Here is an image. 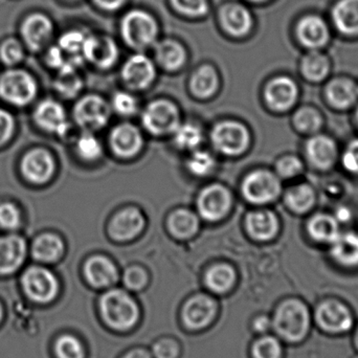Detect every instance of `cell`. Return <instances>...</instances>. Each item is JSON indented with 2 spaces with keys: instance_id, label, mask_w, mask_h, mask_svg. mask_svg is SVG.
<instances>
[{
  "instance_id": "18",
  "label": "cell",
  "mask_w": 358,
  "mask_h": 358,
  "mask_svg": "<svg viewBox=\"0 0 358 358\" xmlns=\"http://www.w3.org/2000/svg\"><path fill=\"white\" fill-rule=\"evenodd\" d=\"M82 52L86 60L100 69L111 66L119 55L117 45L113 40L107 37H94V36H86Z\"/></svg>"
},
{
  "instance_id": "61",
  "label": "cell",
  "mask_w": 358,
  "mask_h": 358,
  "mask_svg": "<svg viewBox=\"0 0 358 358\" xmlns=\"http://www.w3.org/2000/svg\"><path fill=\"white\" fill-rule=\"evenodd\" d=\"M252 1L260 2V1H265V0H252Z\"/></svg>"
},
{
  "instance_id": "64",
  "label": "cell",
  "mask_w": 358,
  "mask_h": 358,
  "mask_svg": "<svg viewBox=\"0 0 358 358\" xmlns=\"http://www.w3.org/2000/svg\"><path fill=\"white\" fill-rule=\"evenodd\" d=\"M357 123H358V109H357Z\"/></svg>"
},
{
  "instance_id": "42",
  "label": "cell",
  "mask_w": 358,
  "mask_h": 358,
  "mask_svg": "<svg viewBox=\"0 0 358 358\" xmlns=\"http://www.w3.org/2000/svg\"><path fill=\"white\" fill-rule=\"evenodd\" d=\"M187 169L196 176H206L215 167V159L206 151H195L187 159Z\"/></svg>"
},
{
  "instance_id": "23",
  "label": "cell",
  "mask_w": 358,
  "mask_h": 358,
  "mask_svg": "<svg viewBox=\"0 0 358 358\" xmlns=\"http://www.w3.org/2000/svg\"><path fill=\"white\" fill-rule=\"evenodd\" d=\"M84 275L90 285L96 288H105L117 281V269L106 257L94 256L86 262Z\"/></svg>"
},
{
  "instance_id": "4",
  "label": "cell",
  "mask_w": 358,
  "mask_h": 358,
  "mask_svg": "<svg viewBox=\"0 0 358 358\" xmlns=\"http://www.w3.org/2000/svg\"><path fill=\"white\" fill-rule=\"evenodd\" d=\"M122 34L125 41L134 48H148L157 39V24L144 10H131L122 21Z\"/></svg>"
},
{
  "instance_id": "47",
  "label": "cell",
  "mask_w": 358,
  "mask_h": 358,
  "mask_svg": "<svg viewBox=\"0 0 358 358\" xmlns=\"http://www.w3.org/2000/svg\"><path fill=\"white\" fill-rule=\"evenodd\" d=\"M85 40L86 36L81 31H71L64 34L60 38L59 46L63 52L71 55H79V52L83 50Z\"/></svg>"
},
{
  "instance_id": "28",
  "label": "cell",
  "mask_w": 358,
  "mask_h": 358,
  "mask_svg": "<svg viewBox=\"0 0 358 358\" xmlns=\"http://www.w3.org/2000/svg\"><path fill=\"white\" fill-rule=\"evenodd\" d=\"M331 256L345 267L358 266V233H341L331 244Z\"/></svg>"
},
{
  "instance_id": "56",
  "label": "cell",
  "mask_w": 358,
  "mask_h": 358,
  "mask_svg": "<svg viewBox=\"0 0 358 358\" xmlns=\"http://www.w3.org/2000/svg\"><path fill=\"white\" fill-rule=\"evenodd\" d=\"M252 328L259 334H267L271 330V319L268 315H261L255 317L252 323Z\"/></svg>"
},
{
  "instance_id": "34",
  "label": "cell",
  "mask_w": 358,
  "mask_h": 358,
  "mask_svg": "<svg viewBox=\"0 0 358 358\" xmlns=\"http://www.w3.org/2000/svg\"><path fill=\"white\" fill-rule=\"evenodd\" d=\"M218 86V76L210 66L200 67L191 79V90L197 98H210L216 92Z\"/></svg>"
},
{
  "instance_id": "32",
  "label": "cell",
  "mask_w": 358,
  "mask_h": 358,
  "mask_svg": "<svg viewBox=\"0 0 358 358\" xmlns=\"http://www.w3.org/2000/svg\"><path fill=\"white\" fill-rule=\"evenodd\" d=\"M284 200L286 206L292 212L304 214L309 212L315 206V189L307 183L294 185L286 192Z\"/></svg>"
},
{
  "instance_id": "10",
  "label": "cell",
  "mask_w": 358,
  "mask_h": 358,
  "mask_svg": "<svg viewBox=\"0 0 358 358\" xmlns=\"http://www.w3.org/2000/svg\"><path fill=\"white\" fill-rule=\"evenodd\" d=\"M231 197L229 189L222 185H208L200 192L197 210L202 218L208 221L222 219L231 208Z\"/></svg>"
},
{
  "instance_id": "19",
  "label": "cell",
  "mask_w": 358,
  "mask_h": 358,
  "mask_svg": "<svg viewBox=\"0 0 358 358\" xmlns=\"http://www.w3.org/2000/svg\"><path fill=\"white\" fill-rule=\"evenodd\" d=\"M52 33V23L42 14H34L27 17L21 27V34L25 43L33 52L41 50Z\"/></svg>"
},
{
  "instance_id": "31",
  "label": "cell",
  "mask_w": 358,
  "mask_h": 358,
  "mask_svg": "<svg viewBox=\"0 0 358 358\" xmlns=\"http://www.w3.org/2000/svg\"><path fill=\"white\" fill-rule=\"evenodd\" d=\"M334 21L343 33L358 34V0H341L334 10Z\"/></svg>"
},
{
  "instance_id": "20",
  "label": "cell",
  "mask_w": 358,
  "mask_h": 358,
  "mask_svg": "<svg viewBox=\"0 0 358 358\" xmlns=\"http://www.w3.org/2000/svg\"><path fill=\"white\" fill-rule=\"evenodd\" d=\"M54 161L48 151L36 149L25 155L21 169L25 178L34 183H44L54 172Z\"/></svg>"
},
{
  "instance_id": "6",
  "label": "cell",
  "mask_w": 358,
  "mask_h": 358,
  "mask_svg": "<svg viewBox=\"0 0 358 358\" xmlns=\"http://www.w3.org/2000/svg\"><path fill=\"white\" fill-rule=\"evenodd\" d=\"M36 90L35 80L25 71L12 69L0 78V96L10 104H29L35 98Z\"/></svg>"
},
{
  "instance_id": "29",
  "label": "cell",
  "mask_w": 358,
  "mask_h": 358,
  "mask_svg": "<svg viewBox=\"0 0 358 358\" xmlns=\"http://www.w3.org/2000/svg\"><path fill=\"white\" fill-rule=\"evenodd\" d=\"M223 27L234 36H243L252 29L250 12L240 4H229L221 12Z\"/></svg>"
},
{
  "instance_id": "43",
  "label": "cell",
  "mask_w": 358,
  "mask_h": 358,
  "mask_svg": "<svg viewBox=\"0 0 358 358\" xmlns=\"http://www.w3.org/2000/svg\"><path fill=\"white\" fill-rule=\"evenodd\" d=\"M56 353L58 358H84L85 351L83 345L81 344L75 336H61L56 344Z\"/></svg>"
},
{
  "instance_id": "55",
  "label": "cell",
  "mask_w": 358,
  "mask_h": 358,
  "mask_svg": "<svg viewBox=\"0 0 358 358\" xmlns=\"http://www.w3.org/2000/svg\"><path fill=\"white\" fill-rule=\"evenodd\" d=\"M69 60H66V58H65L63 50H61L60 46H54V48L48 50V64L54 67V69H62Z\"/></svg>"
},
{
  "instance_id": "21",
  "label": "cell",
  "mask_w": 358,
  "mask_h": 358,
  "mask_svg": "<svg viewBox=\"0 0 358 358\" xmlns=\"http://www.w3.org/2000/svg\"><path fill=\"white\" fill-rule=\"evenodd\" d=\"M35 121L40 127L52 134L63 136L69 130L64 109L55 101L46 100L38 105Z\"/></svg>"
},
{
  "instance_id": "25",
  "label": "cell",
  "mask_w": 358,
  "mask_h": 358,
  "mask_svg": "<svg viewBox=\"0 0 358 358\" xmlns=\"http://www.w3.org/2000/svg\"><path fill=\"white\" fill-rule=\"evenodd\" d=\"M326 98L334 108H350L358 100V86L347 78L332 80L326 87Z\"/></svg>"
},
{
  "instance_id": "9",
  "label": "cell",
  "mask_w": 358,
  "mask_h": 358,
  "mask_svg": "<svg viewBox=\"0 0 358 358\" xmlns=\"http://www.w3.org/2000/svg\"><path fill=\"white\" fill-rule=\"evenodd\" d=\"M22 285L27 296L37 303H48L58 294L59 283L48 269L29 267L22 277Z\"/></svg>"
},
{
  "instance_id": "26",
  "label": "cell",
  "mask_w": 358,
  "mask_h": 358,
  "mask_svg": "<svg viewBox=\"0 0 358 358\" xmlns=\"http://www.w3.org/2000/svg\"><path fill=\"white\" fill-rule=\"evenodd\" d=\"M298 37L303 45L317 50L325 45L329 38V31L323 19L308 16L299 23Z\"/></svg>"
},
{
  "instance_id": "8",
  "label": "cell",
  "mask_w": 358,
  "mask_h": 358,
  "mask_svg": "<svg viewBox=\"0 0 358 358\" xmlns=\"http://www.w3.org/2000/svg\"><path fill=\"white\" fill-rule=\"evenodd\" d=\"M143 125L155 136L174 134L179 126V111L169 101H155L143 113Z\"/></svg>"
},
{
  "instance_id": "2",
  "label": "cell",
  "mask_w": 358,
  "mask_h": 358,
  "mask_svg": "<svg viewBox=\"0 0 358 358\" xmlns=\"http://www.w3.org/2000/svg\"><path fill=\"white\" fill-rule=\"evenodd\" d=\"M313 326L329 336H343L351 334L357 325L355 313L342 300L326 298L313 308Z\"/></svg>"
},
{
  "instance_id": "33",
  "label": "cell",
  "mask_w": 358,
  "mask_h": 358,
  "mask_svg": "<svg viewBox=\"0 0 358 358\" xmlns=\"http://www.w3.org/2000/svg\"><path fill=\"white\" fill-rule=\"evenodd\" d=\"M64 250L62 240L52 234L39 236L33 244V256L42 262H55Z\"/></svg>"
},
{
  "instance_id": "62",
  "label": "cell",
  "mask_w": 358,
  "mask_h": 358,
  "mask_svg": "<svg viewBox=\"0 0 358 358\" xmlns=\"http://www.w3.org/2000/svg\"><path fill=\"white\" fill-rule=\"evenodd\" d=\"M351 358H358V353H357V355H355V357H352Z\"/></svg>"
},
{
  "instance_id": "51",
  "label": "cell",
  "mask_w": 358,
  "mask_h": 358,
  "mask_svg": "<svg viewBox=\"0 0 358 358\" xmlns=\"http://www.w3.org/2000/svg\"><path fill=\"white\" fill-rule=\"evenodd\" d=\"M20 214L19 210L10 202L0 204V225L3 229H14L19 227Z\"/></svg>"
},
{
  "instance_id": "12",
  "label": "cell",
  "mask_w": 358,
  "mask_h": 358,
  "mask_svg": "<svg viewBox=\"0 0 358 358\" xmlns=\"http://www.w3.org/2000/svg\"><path fill=\"white\" fill-rule=\"evenodd\" d=\"M216 313V301L206 294H197L183 306V324L189 330L204 329L212 323Z\"/></svg>"
},
{
  "instance_id": "36",
  "label": "cell",
  "mask_w": 358,
  "mask_h": 358,
  "mask_svg": "<svg viewBox=\"0 0 358 358\" xmlns=\"http://www.w3.org/2000/svg\"><path fill=\"white\" fill-rule=\"evenodd\" d=\"M155 55L157 62L167 71H176L180 69L185 64L187 58L182 46L171 40H166L159 43Z\"/></svg>"
},
{
  "instance_id": "14",
  "label": "cell",
  "mask_w": 358,
  "mask_h": 358,
  "mask_svg": "<svg viewBox=\"0 0 358 358\" xmlns=\"http://www.w3.org/2000/svg\"><path fill=\"white\" fill-rule=\"evenodd\" d=\"M145 218L136 208H128L117 213L109 223L108 231L115 241H129L142 233Z\"/></svg>"
},
{
  "instance_id": "48",
  "label": "cell",
  "mask_w": 358,
  "mask_h": 358,
  "mask_svg": "<svg viewBox=\"0 0 358 358\" xmlns=\"http://www.w3.org/2000/svg\"><path fill=\"white\" fill-rule=\"evenodd\" d=\"M172 3L179 12L189 17H201L208 13L206 0H172Z\"/></svg>"
},
{
  "instance_id": "3",
  "label": "cell",
  "mask_w": 358,
  "mask_h": 358,
  "mask_svg": "<svg viewBox=\"0 0 358 358\" xmlns=\"http://www.w3.org/2000/svg\"><path fill=\"white\" fill-rule=\"evenodd\" d=\"M101 315L111 329H131L138 320L140 311L136 301L122 289L107 292L101 299Z\"/></svg>"
},
{
  "instance_id": "15",
  "label": "cell",
  "mask_w": 358,
  "mask_h": 358,
  "mask_svg": "<svg viewBox=\"0 0 358 358\" xmlns=\"http://www.w3.org/2000/svg\"><path fill=\"white\" fill-rule=\"evenodd\" d=\"M305 153L313 167L319 170H328L338 159V147L329 136L315 134L307 141Z\"/></svg>"
},
{
  "instance_id": "35",
  "label": "cell",
  "mask_w": 358,
  "mask_h": 358,
  "mask_svg": "<svg viewBox=\"0 0 358 358\" xmlns=\"http://www.w3.org/2000/svg\"><path fill=\"white\" fill-rule=\"evenodd\" d=\"M236 282V273L227 264H217L208 269L206 275V284L215 294L229 292Z\"/></svg>"
},
{
  "instance_id": "58",
  "label": "cell",
  "mask_w": 358,
  "mask_h": 358,
  "mask_svg": "<svg viewBox=\"0 0 358 358\" xmlns=\"http://www.w3.org/2000/svg\"><path fill=\"white\" fill-rule=\"evenodd\" d=\"M338 212L336 214V220L338 222H349L351 220V217H352V213L349 210L346 206H343V208H338Z\"/></svg>"
},
{
  "instance_id": "50",
  "label": "cell",
  "mask_w": 358,
  "mask_h": 358,
  "mask_svg": "<svg viewBox=\"0 0 358 358\" xmlns=\"http://www.w3.org/2000/svg\"><path fill=\"white\" fill-rule=\"evenodd\" d=\"M123 282L130 290H141L148 282L146 271L141 267H130L124 273Z\"/></svg>"
},
{
  "instance_id": "24",
  "label": "cell",
  "mask_w": 358,
  "mask_h": 358,
  "mask_svg": "<svg viewBox=\"0 0 358 358\" xmlns=\"http://www.w3.org/2000/svg\"><path fill=\"white\" fill-rule=\"evenodd\" d=\"M246 229L255 239L267 241L279 231V219L271 210H256L250 213L245 219Z\"/></svg>"
},
{
  "instance_id": "59",
  "label": "cell",
  "mask_w": 358,
  "mask_h": 358,
  "mask_svg": "<svg viewBox=\"0 0 358 358\" xmlns=\"http://www.w3.org/2000/svg\"><path fill=\"white\" fill-rule=\"evenodd\" d=\"M123 358H151V355L146 350L136 349L128 352Z\"/></svg>"
},
{
  "instance_id": "63",
  "label": "cell",
  "mask_w": 358,
  "mask_h": 358,
  "mask_svg": "<svg viewBox=\"0 0 358 358\" xmlns=\"http://www.w3.org/2000/svg\"><path fill=\"white\" fill-rule=\"evenodd\" d=\"M0 319H1V307H0Z\"/></svg>"
},
{
  "instance_id": "1",
  "label": "cell",
  "mask_w": 358,
  "mask_h": 358,
  "mask_svg": "<svg viewBox=\"0 0 358 358\" xmlns=\"http://www.w3.org/2000/svg\"><path fill=\"white\" fill-rule=\"evenodd\" d=\"M271 319V330L282 342L301 345L313 327V309L302 299L288 298L277 305Z\"/></svg>"
},
{
  "instance_id": "7",
  "label": "cell",
  "mask_w": 358,
  "mask_h": 358,
  "mask_svg": "<svg viewBox=\"0 0 358 358\" xmlns=\"http://www.w3.org/2000/svg\"><path fill=\"white\" fill-rule=\"evenodd\" d=\"M210 138L219 152L231 157L243 153L250 144L248 129L235 121L221 122L215 126Z\"/></svg>"
},
{
  "instance_id": "39",
  "label": "cell",
  "mask_w": 358,
  "mask_h": 358,
  "mask_svg": "<svg viewBox=\"0 0 358 358\" xmlns=\"http://www.w3.org/2000/svg\"><path fill=\"white\" fill-rule=\"evenodd\" d=\"M294 125L299 131L305 134H315L323 126V117L317 109L305 106L299 109L294 115Z\"/></svg>"
},
{
  "instance_id": "22",
  "label": "cell",
  "mask_w": 358,
  "mask_h": 358,
  "mask_svg": "<svg viewBox=\"0 0 358 358\" xmlns=\"http://www.w3.org/2000/svg\"><path fill=\"white\" fill-rule=\"evenodd\" d=\"M27 254L24 240L19 236L0 238V275H8L21 266Z\"/></svg>"
},
{
  "instance_id": "13",
  "label": "cell",
  "mask_w": 358,
  "mask_h": 358,
  "mask_svg": "<svg viewBox=\"0 0 358 358\" xmlns=\"http://www.w3.org/2000/svg\"><path fill=\"white\" fill-rule=\"evenodd\" d=\"M299 90L296 82L288 77H277L265 88L264 98L273 111L289 110L298 100Z\"/></svg>"
},
{
  "instance_id": "45",
  "label": "cell",
  "mask_w": 358,
  "mask_h": 358,
  "mask_svg": "<svg viewBox=\"0 0 358 358\" xmlns=\"http://www.w3.org/2000/svg\"><path fill=\"white\" fill-rule=\"evenodd\" d=\"M304 171L303 162L294 155H286L275 164V173L280 178H294Z\"/></svg>"
},
{
  "instance_id": "57",
  "label": "cell",
  "mask_w": 358,
  "mask_h": 358,
  "mask_svg": "<svg viewBox=\"0 0 358 358\" xmlns=\"http://www.w3.org/2000/svg\"><path fill=\"white\" fill-rule=\"evenodd\" d=\"M94 1L100 8L113 10L123 6L125 0H94Z\"/></svg>"
},
{
  "instance_id": "44",
  "label": "cell",
  "mask_w": 358,
  "mask_h": 358,
  "mask_svg": "<svg viewBox=\"0 0 358 358\" xmlns=\"http://www.w3.org/2000/svg\"><path fill=\"white\" fill-rule=\"evenodd\" d=\"M56 87L58 92L64 96H75L81 90L82 82L76 75V69H64L60 71L59 78L56 81Z\"/></svg>"
},
{
  "instance_id": "30",
  "label": "cell",
  "mask_w": 358,
  "mask_h": 358,
  "mask_svg": "<svg viewBox=\"0 0 358 358\" xmlns=\"http://www.w3.org/2000/svg\"><path fill=\"white\" fill-rule=\"evenodd\" d=\"M168 229L174 237L187 239L197 233L199 219L191 210H176L168 218Z\"/></svg>"
},
{
  "instance_id": "16",
  "label": "cell",
  "mask_w": 358,
  "mask_h": 358,
  "mask_svg": "<svg viewBox=\"0 0 358 358\" xmlns=\"http://www.w3.org/2000/svg\"><path fill=\"white\" fill-rule=\"evenodd\" d=\"M143 136L132 124H121L111 131L110 145L117 157L129 159L143 148Z\"/></svg>"
},
{
  "instance_id": "46",
  "label": "cell",
  "mask_w": 358,
  "mask_h": 358,
  "mask_svg": "<svg viewBox=\"0 0 358 358\" xmlns=\"http://www.w3.org/2000/svg\"><path fill=\"white\" fill-rule=\"evenodd\" d=\"M23 58L22 45L15 39H8L0 46V59L6 65H15Z\"/></svg>"
},
{
  "instance_id": "52",
  "label": "cell",
  "mask_w": 358,
  "mask_h": 358,
  "mask_svg": "<svg viewBox=\"0 0 358 358\" xmlns=\"http://www.w3.org/2000/svg\"><path fill=\"white\" fill-rule=\"evenodd\" d=\"M155 358H178L179 345L173 338H163L153 346Z\"/></svg>"
},
{
  "instance_id": "40",
  "label": "cell",
  "mask_w": 358,
  "mask_h": 358,
  "mask_svg": "<svg viewBox=\"0 0 358 358\" xmlns=\"http://www.w3.org/2000/svg\"><path fill=\"white\" fill-rule=\"evenodd\" d=\"M202 141V131L193 124L179 125L174 131V142L179 148L193 150L199 146Z\"/></svg>"
},
{
  "instance_id": "60",
  "label": "cell",
  "mask_w": 358,
  "mask_h": 358,
  "mask_svg": "<svg viewBox=\"0 0 358 358\" xmlns=\"http://www.w3.org/2000/svg\"><path fill=\"white\" fill-rule=\"evenodd\" d=\"M352 344L355 350L358 353V323L355 325V329L352 331Z\"/></svg>"
},
{
  "instance_id": "53",
  "label": "cell",
  "mask_w": 358,
  "mask_h": 358,
  "mask_svg": "<svg viewBox=\"0 0 358 358\" xmlns=\"http://www.w3.org/2000/svg\"><path fill=\"white\" fill-rule=\"evenodd\" d=\"M342 164L347 172L358 176V138L352 141L345 149Z\"/></svg>"
},
{
  "instance_id": "49",
  "label": "cell",
  "mask_w": 358,
  "mask_h": 358,
  "mask_svg": "<svg viewBox=\"0 0 358 358\" xmlns=\"http://www.w3.org/2000/svg\"><path fill=\"white\" fill-rule=\"evenodd\" d=\"M113 106L122 115H132L138 110L136 98L127 92H117L113 96Z\"/></svg>"
},
{
  "instance_id": "38",
  "label": "cell",
  "mask_w": 358,
  "mask_h": 358,
  "mask_svg": "<svg viewBox=\"0 0 358 358\" xmlns=\"http://www.w3.org/2000/svg\"><path fill=\"white\" fill-rule=\"evenodd\" d=\"M252 358H283V342L278 336L263 334L250 348Z\"/></svg>"
},
{
  "instance_id": "27",
  "label": "cell",
  "mask_w": 358,
  "mask_h": 358,
  "mask_svg": "<svg viewBox=\"0 0 358 358\" xmlns=\"http://www.w3.org/2000/svg\"><path fill=\"white\" fill-rule=\"evenodd\" d=\"M307 231L315 241L332 244L340 236V222L332 215L320 213L311 217Z\"/></svg>"
},
{
  "instance_id": "54",
  "label": "cell",
  "mask_w": 358,
  "mask_h": 358,
  "mask_svg": "<svg viewBox=\"0 0 358 358\" xmlns=\"http://www.w3.org/2000/svg\"><path fill=\"white\" fill-rule=\"evenodd\" d=\"M14 130V119L8 111L0 109V146L8 142Z\"/></svg>"
},
{
  "instance_id": "41",
  "label": "cell",
  "mask_w": 358,
  "mask_h": 358,
  "mask_svg": "<svg viewBox=\"0 0 358 358\" xmlns=\"http://www.w3.org/2000/svg\"><path fill=\"white\" fill-rule=\"evenodd\" d=\"M77 151L78 155L85 161H96L102 155V146L98 138L87 131L82 134L78 140Z\"/></svg>"
},
{
  "instance_id": "5",
  "label": "cell",
  "mask_w": 358,
  "mask_h": 358,
  "mask_svg": "<svg viewBox=\"0 0 358 358\" xmlns=\"http://www.w3.org/2000/svg\"><path fill=\"white\" fill-rule=\"evenodd\" d=\"M279 176L268 170H256L246 176L242 192L246 200L256 204L268 203L281 194Z\"/></svg>"
},
{
  "instance_id": "37",
  "label": "cell",
  "mask_w": 358,
  "mask_h": 358,
  "mask_svg": "<svg viewBox=\"0 0 358 358\" xmlns=\"http://www.w3.org/2000/svg\"><path fill=\"white\" fill-rule=\"evenodd\" d=\"M301 71L303 76L309 81H323L330 71L329 60L321 52H309L303 59Z\"/></svg>"
},
{
  "instance_id": "17",
  "label": "cell",
  "mask_w": 358,
  "mask_h": 358,
  "mask_svg": "<svg viewBox=\"0 0 358 358\" xmlns=\"http://www.w3.org/2000/svg\"><path fill=\"white\" fill-rule=\"evenodd\" d=\"M122 77L129 87L143 90L155 80V67L148 57L134 55L124 65Z\"/></svg>"
},
{
  "instance_id": "11",
  "label": "cell",
  "mask_w": 358,
  "mask_h": 358,
  "mask_svg": "<svg viewBox=\"0 0 358 358\" xmlns=\"http://www.w3.org/2000/svg\"><path fill=\"white\" fill-rule=\"evenodd\" d=\"M109 115L108 104L99 96H84L73 111L77 123L87 131L104 127L108 123Z\"/></svg>"
}]
</instances>
